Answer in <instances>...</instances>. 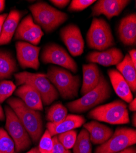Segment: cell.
I'll use <instances>...</instances> for the list:
<instances>
[{"label":"cell","mask_w":136,"mask_h":153,"mask_svg":"<svg viewBox=\"0 0 136 153\" xmlns=\"http://www.w3.org/2000/svg\"><path fill=\"white\" fill-rule=\"evenodd\" d=\"M7 102L28 132L32 142L38 143L43 132L40 113L27 107L19 98H9Z\"/></svg>","instance_id":"1"},{"label":"cell","mask_w":136,"mask_h":153,"mask_svg":"<svg viewBox=\"0 0 136 153\" xmlns=\"http://www.w3.org/2000/svg\"><path fill=\"white\" fill-rule=\"evenodd\" d=\"M46 75L63 99H71L78 96L81 85L79 75H74L68 70L56 66L49 67Z\"/></svg>","instance_id":"2"},{"label":"cell","mask_w":136,"mask_h":153,"mask_svg":"<svg viewBox=\"0 0 136 153\" xmlns=\"http://www.w3.org/2000/svg\"><path fill=\"white\" fill-rule=\"evenodd\" d=\"M110 86L103 74L100 81L92 90L83 95L81 98L67 104V108L72 113H83L104 102L111 95Z\"/></svg>","instance_id":"3"},{"label":"cell","mask_w":136,"mask_h":153,"mask_svg":"<svg viewBox=\"0 0 136 153\" xmlns=\"http://www.w3.org/2000/svg\"><path fill=\"white\" fill-rule=\"evenodd\" d=\"M35 23L46 33H51L68 19V15L48 3L40 1L29 7Z\"/></svg>","instance_id":"4"},{"label":"cell","mask_w":136,"mask_h":153,"mask_svg":"<svg viewBox=\"0 0 136 153\" xmlns=\"http://www.w3.org/2000/svg\"><path fill=\"white\" fill-rule=\"evenodd\" d=\"M17 85L24 84L32 86L40 94L43 104L49 105L59 97V93L55 87L46 77V74L22 72L14 74Z\"/></svg>","instance_id":"5"},{"label":"cell","mask_w":136,"mask_h":153,"mask_svg":"<svg viewBox=\"0 0 136 153\" xmlns=\"http://www.w3.org/2000/svg\"><path fill=\"white\" fill-rule=\"evenodd\" d=\"M88 117L115 125L129 124L130 122L127 105L120 100L93 108L89 113Z\"/></svg>","instance_id":"6"},{"label":"cell","mask_w":136,"mask_h":153,"mask_svg":"<svg viewBox=\"0 0 136 153\" xmlns=\"http://www.w3.org/2000/svg\"><path fill=\"white\" fill-rule=\"evenodd\" d=\"M86 41L90 48L101 52L115 44L110 25L101 18L93 19L86 36Z\"/></svg>","instance_id":"7"},{"label":"cell","mask_w":136,"mask_h":153,"mask_svg":"<svg viewBox=\"0 0 136 153\" xmlns=\"http://www.w3.org/2000/svg\"><path fill=\"white\" fill-rule=\"evenodd\" d=\"M6 129L15 143V150L19 153L28 149L31 145V138L18 117L8 106L5 107Z\"/></svg>","instance_id":"8"},{"label":"cell","mask_w":136,"mask_h":153,"mask_svg":"<svg viewBox=\"0 0 136 153\" xmlns=\"http://www.w3.org/2000/svg\"><path fill=\"white\" fill-rule=\"evenodd\" d=\"M135 143V129L129 127H118L107 141L96 148L95 153H118Z\"/></svg>","instance_id":"9"},{"label":"cell","mask_w":136,"mask_h":153,"mask_svg":"<svg viewBox=\"0 0 136 153\" xmlns=\"http://www.w3.org/2000/svg\"><path fill=\"white\" fill-rule=\"evenodd\" d=\"M41 60L45 64H54L73 73H76L78 71V66L75 61L62 47L57 44H48L43 47Z\"/></svg>","instance_id":"10"},{"label":"cell","mask_w":136,"mask_h":153,"mask_svg":"<svg viewBox=\"0 0 136 153\" xmlns=\"http://www.w3.org/2000/svg\"><path fill=\"white\" fill-rule=\"evenodd\" d=\"M43 34L42 28L34 23L32 17L28 15L18 24L14 39L26 41L32 45H37L40 42Z\"/></svg>","instance_id":"11"},{"label":"cell","mask_w":136,"mask_h":153,"mask_svg":"<svg viewBox=\"0 0 136 153\" xmlns=\"http://www.w3.org/2000/svg\"><path fill=\"white\" fill-rule=\"evenodd\" d=\"M60 36L72 56H78L82 54L84 41L81 30L77 25L74 24L67 25L60 30Z\"/></svg>","instance_id":"12"},{"label":"cell","mask_w":136,"mask_h":153,"mask_svg":"<svg viewBox=\"0 0 136 153\" xmlns=\"http://www.w3.org/2000/svg\"><path fill=\"white\" fill-rule=\"evenodd\" d=\"M15 47L17 58L20 67L23 69L37 70L40 66L39 56L40 48L22 41L17 42Z\"/></svg>","instance_id":"13"},{"label":"cell","mask_w":136,"mask_h":153,"mask_svg":"<svg viewBox=\"0 0 136 153\" xmlns=\"http://www.w3.org/2000/svg\"><path fill=\"white\" fill-rule=\"evenodd\" d=\"M127 0H99L92 7V17L105 16L107 19L118 16L129 4Z\"/></svg>","instance_id":"14"},{"label":"cell","mask_w":136,"mask_h":153,"mask_svg":"<svg viewBox=\"0 0 136 153\" xmlns=\"http://www.w3.org/2000/svg\"><path fill=\"white\" fill-rule=\"evenodd\" d=\"M124 58L123 53L119 48L112 47L101 52H92L86 56V60L90 63L108 67L117 65Z\"/></svg>","instance_id":"15"},{"label":"cell","mask_w":136,"mask_h":153,"mask_svg":"<svg viewBox=\"0 0 136 153\" xmlns=\"http://www.w3.org/2000/svg\"><path fill=\"white\" fill-rule=\"evenodd\" d=\"M85 123L84 117L77 114H67L66 118L59 123L48 122L46 125V130L51 137L75 129L80 127Z\"/></svg>","instance_id":"16"},{"label":"cell","mask_w":136,"mask_h":153,"mask_svg":"<svg viewBox=\"0 0 136 153\" xmlns=\"http://www.w3.org/2000/svg\"><path fill=\"white\" fill-rule=\"evenodd\" d=\"M118 34L120 41L125 45L133 46L136 44V14H131L121 19Z\"/></svg>","instance_id":"17"},{"label":"cell","mask_w":136,"mask_h":153,"mask_svg":"<svg viewBox=\"0 0 136 153\" xmlns=\"http://www.w3.org/2000/svg\"><path fill=\"white\" fill-rule=\"evenodd\" d=\"M15 95L29 108L37 111L43 110V104L40 94L32 86L21 85L15 91Z\"/></svg>","instance_id":"18"},{"label":"cell","mask_w":136,"mask_h":153,"mask_svg":"<svg viewBox=\"0 0 136 153\" xmlns=\"http://www.w3.org/2000/svg\"><path fill=\"white\" fill-rule=\"evenodd\" d=\"M83 126L89 134L90 142L95 145L103 144L113 134L112 129L96 121L84 123Z\"/></svg>","instance_id":"19"},{"label":"cell","mask_w":136,"mask_h":153,"mask_svg":"<svg viewBox=\"0 0 136 153\" xmlns=\"http://www.w3.org/2000/svg\"><path fill=\"white\" fill-rule=\"evenodd\" d=\"M107 74L117 95L126 102L129 103L134 99L133 94L123 76L117 70L114 69L108 70Z\"/></svg>","instance_id":"20"},{"label":"cell","mask_w":136,"mask_h":153,"mask_svg":"<svg viewBox=\"0 0 136 153\" xmlns=\"http://www.w3.org/2000/svg\"><path fill=\"white\" fill-rule=\"evenodd\" d=\"M101 72L98 65L95 63L83 65V80L81 90L82 95H84L94 89L99 83Z\"/></svg>","instance_id":"21"},{"label":"cell","mask_w":136,"mask_h":153,"mask_svg":"<svg viewBox=\"0 0 136 153\" xmlns=\"http://www.w3.org/2000/svg\"><path fill=\"white\" fill-rule=\"evenodd\" d=\"M21 13L17 10H12L8 14L4 21L1 35H0V46L8 44L12 40L18 27Z\"/></svg>","instance_id":"22"},{"label":"cell","mask_w":136,"mask_h":153,"mask_svg":"<svg viewBox=\"0 0 136 153\" xmlns=\"http://www.w3.org/2000/svg\"><path fill=\"white\" fill-rule=\"evenodd\" d=\"M116 68L128 84L131 91L135 93L136 91V68L133 65L129 55L126 54L123 60L116 65Z\"/></svg>","instance_id":"23"},{"label":"cell","mask_w":136,"mask_h":153,"mask_svg":"<svg viewBox=\"0 0 136 153\" xmlns=\"http://www.w3.org/2000/svg\"><path fill=\"white\" fill-rule=\"evenodd\" d=\"M18 67L13 55L9 52L0 50V80L10 79Z\"/></svg>","instance_id":"24"},{"label":"cell","mask_w":136,"mask_h":153,"mask_svg":"<svg viewBox=\"0 0 136 153\" xmlns=\"http://www.w3.org/2000/svg\"><path fill=\"white\" fill-rule=\"evenodd\" d=\"M73 153H92V145L88 132L85 129L81 131L75 145L73 147Z\"/></svg>","instance_id":"25"},{"label":"cell","mask_w":136,"mask_h":153,"mask_svg":"<svg viewBox=\"0 0 136 153\" xmlns=\"http://www.w3.org/2000/svg\"><path fill=\"white\" fill-rule=\"evenodd\" d=\"M68 110L61 103L53 105L47 111L46 120L51 123H59L64 120L67 116Z\"/></svg>","instance_id":"26"},{"label":"cell","mask_w":136,"mask_h":153,"mask_svg":"<svg viewBox=\"0 0 136 153\" xmlns=\"http://www.w3.org/2000/svg\"><path fill=\"white\" fill-rule=\"evenodd\" d=\"M0 153H18L13 140L2 127H0Z\"/></svg>","instance_id":"27"},{"label":"cell","mask_w":136,"mask_h":153,"mask_svg":"<svg viewBox=\"0 0 136 153\" xmlns=\"http://www.w3.org/2000/svg\"><path fill=\"white\" fill-rule=\"evenodd\" d=\"M16 85L10 80L0 82V104L10 97L15 91Z\"/></svg>","instance_id":"28"},{"label":"cell","mask_w":136,"mask_h":153,"mask_svg":"<svg viewBox=\"0 0 136 153\" xmlns=\"http://www.w3.org/2000/svg\"><path fill=\"white\" fill-rule=\"evenodd\" d=\"M57 137L60 143L66 149H70L73 148L77 138V132L75 130H71L59 134L57 135Z\"/></svg>","instance_id":"29"},{"label":"cell","mask_w":136,"mask_h":153,"mask_svg":"<svg viewBox=\"0 0 136 153\" xmlns=\"http://www.w3.org/2000/svg\"><path fill=\"white\" fill-rule=\"evenodd\" d=\"M53 140L49 132L46 130L42 135L39 144V151L40 153H53Z\"/></svg>","instance_id":"30"},{"label":"cell","mask_w":136,"mask_h":153,"mask_svg":"<svg viewBox=\"0 0 136 153\" xmlns=\"http://www.w3.org/2000/svg\"><path fill=\"white\" fill-rule=\"evenodd\" d=\"M96 1L95 0H73L68 7L70 12H79L89 7Z\"/></svg>","instance_id":"31"},{"label":"cell","mask_w":136,"mask_h":153,"mask_svg":"<svg viewBox=\"0 0 136 153\" xmlns=\"http://www.w3.org/2000/svg\"><path fill=\"white\" fill-rule=\"evenodd\" d=\"M53 140V153H71L70 149H66L60 143L57 137V135L52 138Z\"/></svg>","instance_id":"32"},{"label":"cell","mask_w":136,"mask_h":153,"mask_svg":"<svg viewBox=\"0 0 136 153\" xmlns=\"http://www.w3.org/2000/svg\"><path fill=\"white\" fill-rule=\"evenodd\" d=\"M50 2L59 8H65L70 2L69 0H51Z\"/></svg>","instance_id":"33"},{"label":"cell","mask_w":136,"mask_h":153,"mask_svg":"<svg viewBox=\"0 0 136 153\" xmlns=\"http://www.w3.org/2000/svg\"><path fill=\"white\" fill-rule=\"evenodd\" d=\"M129 56L133 64L134 67L136 68V50L135 49H132L129 51Z\"/></svg>","instance_id":"34"},{"label":"cell","mask_w":136,"mask_h":153,"mask_svg":"<svg viewBox=\"0 0 136 153\" xmlns=\"http://www.w3.org/2000/svg\"><path fill=\"white\" fill-rule=\"evenodd\" d=\"M7 16H8V14L6 13L0 15V35H1V33L3 23H4V21L6 20Z\"/></svg>","instance_id":"35"},{"label":"cell","mask_w":136,"mask_h":153,"mask_svg":"<svg viewBox=\"0 0 136 153\" xmlns=\"http://www.w3.org/2000/svg\"><path fill=\"white\" fill-rule=\"evenodd\" d=\"M129 109L132 111H136V99H135V98L133 99L132 100V101H131L129 102Z\"/></svg>","instance_id":"36"},{"label":"cell","mask_w":136,"mask_h":153,"mask_svg":"<svg viewBox=\"0 0 136 153\" xmlns=\"http://www.w3.org/2000/svg\"><path fill=\"white\" fill-rule=\"evenodd\" d=\"M118 153H136V149L135 147L129 146Z\"/></svg>","instance_id":"37"},{"label":"cell","mask_w":136,"mask_h":153,"mask_svg":"<svg viewBox=\"0 0 136 153\" xmlns=\"http://www.w3.org/2000/svg\"><path fill=\"white\" fill-rule=\"evenodd\" d=\"M4 120H5V115L4 113V111L3 110L1 105H0V121H3Z\"/></svg>","instance_id":"38"},{"label":"cell","mask_w":136,"mask_h":153,"mask_svg":"<svg viewBox=\"0 0 136 153\" xmlns=\"http://www.w3.org/2000/svg\"><path fill=\"white\" fill-rule=\"evenodd\" d=\"M26 153H40L38 147H35L32 148L31 149H30L29 151H28Z\"/></svg>","instance_id":"39"},{"label":"cell","mask_w":136,"mask_h":153,"mask_svg":"<svg viewBox=\"0 0 136 153\" xmlns=\"http://www.w3.org/2000/svg\"><path fill=\"white\" fill-rule=\"evenodd\" d=\"M5 7V1L4 0H0V12H1Z\"/></svg>","instance_id":"40"},{"label":"cell","mask_w":136,"mask_h":153,"mask_svg":"<svg viewBox=\"0 0 136 153\" xmlns=\"http://www.w3.org/2000/svg\"><path fill=\"white\" fill-rule=\"evenodd\" d=\"M132 125L134 127H135V126H136V114H135V113H134L132 115Z\"/></svg>","instance_id":"41"}]
</instances>
